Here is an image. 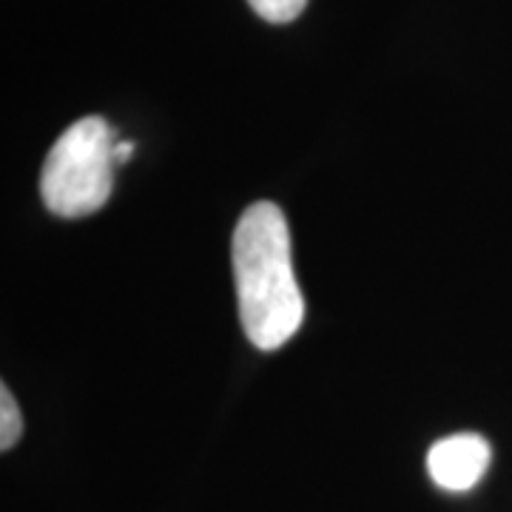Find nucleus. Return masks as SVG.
Wrapping results in <instances>:
<instances>
[{
  "instance_id": "3",
  "label": "nucleus",
  "mask_w": 512,
  "mask_h": 512,
  "mask_svg": "<svg viewBox=\"0 0 512 512\" xmlns=\"http://www.w3.org/2000/svg\"><path fill=\"white\" fill-rule=\"evenodd\" d=\"M490 444L478 433H456L436 441L427 453V473L441 490H473L490 467Z\"/></svg>"
},
{
  "instance_id": "2",
  "label": "nucleus",
  "mask_w": 512,
  "mask_h": 512,
  "mask_svg": "<svg viewBox=\"0 0 512 512\" xmlns=\"http://www.w3.org/2000/svg\"><path fill=\"white\" fill-rule=\"evenodd\" d=\"M114 146V131L97 114L66 128L40 171V197L46 208L63 220L100 211L114 185Z\"/></svg>"
},
{
  "instance_id": "4",
  "label": "nucleus",
  "mask_w": 512,
  "mask_h": 512,
  "mask_svg": "<svg viewBox=\"0 0 512 512\" xmlns=\"http://www.w3.org/2000/svg\"><path fill=\"white\" fill-rule=\"evenodd\" d=\"M20 433H23V416L20 407L12 396V390L3 384L0 387V450H12L18 444Z\"/></svg>"
},
{
  "instance_id": "6",
  "label": "nucleus",
  "mask_w": 512,
  "mask_h": 512,
  "mask_svg": "<svg viewBox=\"0 0 512 512\" xmlns=\"http://www.w3.org/2000/svg\"><path fill=\"white\" fill-rule=\"evenodd\" d=\"M131 154H134V143L131 140H117V146H114V163H128Z\"/></svg>"
},
{
  "instance_id": "1",
  "label": "nucleus",
  "mask_w": 512,
  "mask_h": 512,
  "mask_svg": "<svg viewBox=\"0 0 512 512\" xmlns=\"http://www.w3.org/2000/svg\"><path fill=\"white\" fill-rule=\"evenodd\" d=\"M239 322L251 345H288L305 319V299L293 274L291 231L282 208L254 202L245 208L231 242Z\"/></svg>"
},
{
  "instance_id": "5",
  "label": "nucleus",
  "mask_w": 512,
  "mask_h": 512,
  "mask_svg": "<svg viewBox=\"0 0 512 512\" xmlns=\"http://www.w3.org/2000/svg\"><path fill=\"white\" fill-rule=\"evenodd\" d=\"M248 3L256 15L268 23H291L308 6V0H248Z\"/></svg>"
}]
</instances>
